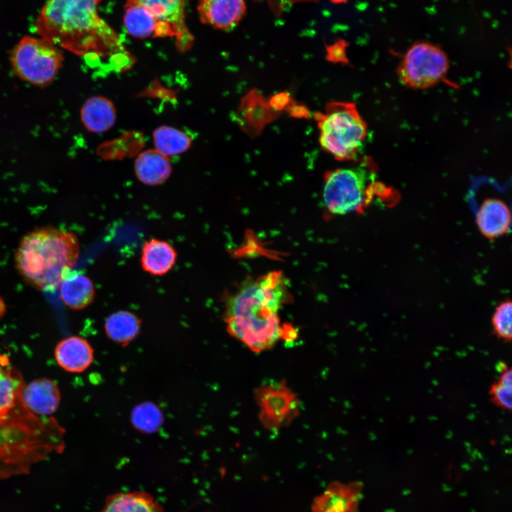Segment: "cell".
Returning a JSON list of instances; mask_svg holds the SVG:
<instances>
[{"instance_id":"obj_1","label":"cell","mask_w":512,"mask_h":512,"mask_svg":"<svg viewBox=\"0 0 512 512\" xmlns=\"http://www.w3.org/2000/svg\"><path fill=\"white\" fill-rule=\"evenodd\" d=\"M289 297L287 279L279 271L245 282L225 302L228 332L252 352L269 350L282 339L286 324L279 312Z\"/></svg>"},{"instance_id":"obj_2","label":"cell","mask_w":512,"mask_h":512,"mask_svg":"<svg viewBox=\"0 0 512 512\" xmlns=\"http://www.w3.org/2000/svg\"><path fill=\"white\" fill-rule=\"evenodd\" d=\"M100 1L47 0L35 20V32L78 55L124 51L117 33L98 14Z\"/></svg>"},{"instance_id":"obj_3","label":"cell","mask_w":512,"mask_h":512,"mask_svg":"<svg viewBox=\"0 0 512 512\" xmlns=\"http://www.w3.org/2000/svg\"><path fill=\"white\" fill-rule=\"evenodd\" d=\"M63 435L55 420L33 414L23 402L0 425V479L28 474L49 454L61 452Z\"/></svg>"},{"instance_id":"obj_4","label":"cell","mask_w":512,"mask_h":512,"mask_svg":"<svg viewBox=\"0 0 512 512\" xmlns=\"http://www.w3.org/2000/svg\"><path fill=\"white\" fill-rule=\"evenodd\" d=\"M80 255L78 239L73 232L55 227L33 230L23 236L15 255L18 272L39 290L58 288L76 265Z\"/></svg>"},{"instance_id":"obj_5","label":"cell","mask_w":512,"mask_h":512,"mask_svg":"<svg viewBox=\"0 0 512 512\" xmlns=\"http://www.w3.org/2000/svg\"><path fill=\"white\" fill-rule=\"evenodd\" d=\"M321 147L336 159L353 160L367 135V125L356 105L331 102L315 114Z\"/></svg>"},{"instance_id":"obj_6","label":"cell","mask_w":512,"mask_h":512,"mask_svg":"<svg viewBox=\"0 0 512 512\" xmlns=\"http://www.w3.org/2000/svg\"><path fill=\"white\" fill-rule=\"evenodd\" d=\"M9 59L13 71L19 78L45 87L55 78L63 55L60 48L40 37L24 36L11 50Z\"/></svg>"},{"instance_id":"obj_7","label":"cell","mask_w":512,"mask_h":512,"mask_svg":"<svg viewBox=\"0 0 512 512\" xmlns=\"http://www.w3.org/2000/svg\"><path fill=\"white\" fill-rule=\"evenodd\" d=\"M368 164L365 160L359 166L336 169L325 174L322 195L330 213L344 215L363 208L370 197Z\"/></svg>"},{"instance_id":"obj_8","label":"cell","mask_w":512,"mask_h":512,"mask_svg":"<svg viewBox=\"0 0 512 512\" xmlns=\"http://www.w3.org/2000/svg\"><path fill=\"white\" fill-rule=\"evenodd\" d=\"M449 69L447 54L429 42H417L405 52L398 73L405 85L415 89L431 87L444 78Z\"/></svg>"},{"instance_id":"obj_9","label":"cell","mask_w":512,"mask_h":512,"mask_svg":"<svg viewBox=\"0 0 512 512\" xmlns=\"http://www.w3.org/2000/svg\"><path fill=\"white\" fill-rule=\"evenodd\" d=\"M255 398L260 421L268 430L288 427L300 413L301 401L284 380L262 383L255 391Z\"/></svg>"},{"instance_id":"obj_10","label":"cell","mask_w":512,"mask_h":512,"mask_svg":"<svg viewBox=\"0 0 512 512\" xmlns=\"http://www.w3.org/2000/svg\"><path fill=\"white\" fill-rule=\"evenodd\" d=\"M362 490L363 484L358 481L331 483L321 494L314 498L312 512H356Z\"/></svg>"},{"instance_id":"obj_11","label":"cell","mask_w":512,"mask_h":512,"mask_svg":"<svg viewBox=\"0 0 512 512\" xmlns=\"http://www.w3.org/2000/svg\"><path fill=\"white\" fill-rule=\"evenodd\" d=\"M145 7L159 22L171 28L178 43L188 46L193 40L185 22L186 0H134Z\"/></svg>"},{"instance_id":"obj_12","label":"cell","mask_w":512,"mask_h":512,"mask_svg":"<svg viewBox=\"0 0 512 512\" xmlns=\"http://www.w3.org/2000/svg\"><path fill=\"white\" fill-rule=\"evenodd\" d=\"M22 400L33 414L39 417H50L58 409L60 402V392L57 384L48 378H38L25 385Z\"/></svg>"},{"instance_id":"obj_13","label":"cell","mask_w":512,"mask_h":512,"mask_svg":"<svg viewBox=\"0 0 512 512\" xmlns=\"http://www.w3.org/2000/svg\"><path fill=\"white\" fill-rule=\"evenodd\" d=\"M26 385L21 372L0 357V425L6 422L23 403L22 392Z\"/></svg>"},{"instance_id":"obj_14","label":"cell","mask_w":512,"mask_h":512,"mask_svg":"<svg viewBox=\"0 0 512 512\" xmlns=\"http://www.w3.org/2000/svg\"><path fill=\"white\" fill-rule=\"evenodd\" d=\"M245 7V0H201L198 10L203 23L228 30L241 20Z\"/></svg>"},{"instance_id":"obj_15","label":"cell","mask_w":512,"mask_h":512,"mask_svg":"<svg viewBox=\"0 0 512 512\" xmlns=\"http://www.w3.org/2000/svg\"><path fill=\"white\" fill-rule=\"evenodd\" d=\"M124 21L127 31L137 38L175 36L171 27L159 22L145 7L134 0H127L126 3Z\"/></svg>"},{"instance_id":"obj_16","label":"cell","mask_w":512,"mask_h":512,"mask_svg":"<svg viewBox=\"0 0 512 512\" xmlns=\"http://www.w3.org/2000/svg\"><path fill=\"white\" fill-rule=\"evenodd\" d=\"M481 233L493 240L507 233L511 225V213L505 202L496 198L485 200L476 214Z\"/></svg>"},{"instance_id":"obj_17","label":"cell","mask_w":512,"mask_h":512,"mask_svg":"<svg viewBox=\"0 0 512 512\" xmlns=\"http://www.w3.org/2000/svg\"><path fill=\"white\" fill-rule=\"evenodd\" d=\"M57 363L71 373H80L87 369L93 360V349L83 338L72 336L60 341L55 348Z\"/></svg>"},{"instance_id":"obj_18","label":"cell","mask_w":512,"mask_h":512,"mask_svg":"<svg viewBox=\"0 0 512 512\" xmlns=\"http://www.w3.org/2000/svg\"><path fill=\"white\" fill-rule=\"evenodd\" d=\"M177 252L171 244L152 238L146 241L142 250L140 262L142 269L154 276L168 273L175 265Z\"/></svg>"},{"instance_id":"obj_19","label":"cell","mask_w":512,"mask_h":512,"mask_svg":"<svg viewBox=\"0 0 512 512\" xmlns=\"http://www.w3.org/2000/svg\"><path fill=\"white\" fill-rule=\"evenodd\" d=\"M63 303L70 309H82L87 306L95 297V287L92 280L85 274L71 271L59 287Z\"/></svg>"},{"instance_id":"obj_20","label":"cell","mask_w":512,"mask_h":512,"mask_svg":"<svg viewBox=\"0 0 512 512\" xmlns=\"http://www.w3.org/2000/svg\"><path fill=\"white\" fill-rule=\"evenodd\" d=\"M134 168L137 178L149 186L162 183L171 171L169 158L156 149L146 150L139 154Z\"/></svg>"},{"instance_id":"obj_21","label":"cell","mask_w":512,"mask_h":512,"mask_svg":"<svg viewBox=\"0 0 512 512\" xmlns=\"http://www.w3.org/2000/svg\"><path fill=\"white\" fill-rule=\"evenodd\" d=\"M81 120L86 129L93 132L110 129L116 120V110L112 102L105 97L89 98L82 107Z\"/></svg>"},{"instance_id":"obj_22","label":"cell","mask_w":512,"mask_h":512,"mask_svg":"<svg viewBox=\"0 0 512 512\" xmlns=\"http://www.w3.org/2000/svg\"><path fill=\"white\" fill-rule=\"evenodd\" d=\"M101 512H162V509L150 495L129 492L110 496Z\"/></svg>"},{"instance_id":"obj_23","label":"cell","mask_w":512,"mask_h":512,"mask_svg":"<svg viewBox=\"0 0 512 512\" xmlns=\"http://www.w3.org/2000/svg\"><path fill=\"white\" fill-rule=\"evenodd\" d=\"M105 329L107 336L114 341L126 343L134 338L140 329V321L133 313L118 311L106 319Z\"/></svg>"},{"instance_id":"obj_24","label":"cell","mask_w":512,"mask_h":512,"mask_svg":"<svg viewBox=\"0 0 512 512\" xmlns=\"http://www.w3.org/2000/svg\"><path fill=\"white\" fill-rule=\"evenodd\" d=\"M153 138L156 149L167 157L186 151L191 144L187 134L168 126L157 128Z\"/></svg>"},{"instance_id":"obj_25","label":"cell","mask_w":512,"mask_h":512,"mask_svg":"<svg viewBox=\"0 0 512 512\" xmlns=\"http://www.w3.org/2000/svg\"><path fill=\"white\" fill-rule=\"evenodd\" d=\"M498 370V378L491 385L489 392L490 399L497 407L510 412L512 405L511 369L506 363H501Z\"/></svg>"},{"instance_id":"obj_26","label":"cell","mask_w":512,"mask_h":512,"mask_svg":"<svg viewBox=\"0 0 512 512\" xmlns=\"http://www.w3.org/2000/svg\"><path fill=\"white\" fill-rule=\"evenodd\" d=\"M512 305L510 300L499 304L492 316V326L496 336L505 342L512 338Z\"/></svg>"},{"instance_id":"obj_27","label":"cell","mask_w":512,"mask_h":512,"mask_svg":"<svg viewBox=\"0 0 512 512\" xmlns=\"http://www.w3.org/2000/svg\"><path fill=\"white\" fill-rule=\"evenodd\" d=\"M134 420L143 429H154L159 423V412L152 406H142L136 411Z\"/></svg>"},{"instance_id":"obj_28","label":"cell","mask_w":512,"mask_h":512,"mask_svg":"<svg viewBox=\"0 0 512 512\" xmlns=\"http://www.w3.org/2000/svg\"><path fill=\"white\" fill-rule=\"evenodd\" d=\"M271 6H272L273 9L275 11H282L284 8L287 7L288 5L303 1H314V0H267Z\"/></svg>"},{"instance_id":"obj_29","label":"cell","mask_w":512,"mask_h":512,"mask_svg":"<svg viewBox=\"0 0 512 512\" xmlns=\"http://www.w3.org/2000/svg\"></svg>"}]
</instances>
